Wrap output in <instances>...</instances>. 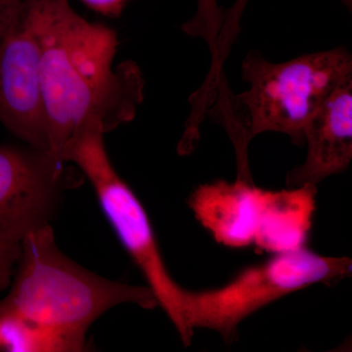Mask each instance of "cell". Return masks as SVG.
Masks as SVG:
<instances>
[{
  "label": "cell",
  "instance_id": "3957f363",
  "mask_svg": "<svg viewBox=\"0 0 352 352\" xmlns=\"http://www.w3.org/2000/svg\"><path fill=\"white\" fill-rule=\"evenodd\" d=\"M243 80L250 85L234 95L219 119L235 146L238 177L252 182L248 166L250 141L263 132H280L296 145L305 144L307 122L340 87L352 80V57L346 48L302 55L272 63L256 50L242 64Z\"/></svg>",
  "mask_w": 352,
  "mask_h": 352
},
{
  "label": "cell",
  "instance_id": "8fae6325",
  "mask_svg": "<svg viewBox=\"0 0 352 352\" xmlns=\"http://www.w3.org/2000/svg\"><path fill=\"white\" fill-rule=\"evenodd\" d=\"M223 21V13L217 0H198L195 17L184 25L183 30L189 34H199L217 39Z\"/></svg>",
  "mask_w": 352,
  "mask_h": 352
},
{
  "label": "cell",
  "instance_id": "9c48e42d",
  "mask_svg": "<svg viewBox=\"0 0 352 352\" xmlns=\"http://www.w3.org/2000/svg\"><path fill=\"white\" fill-rule=\"evenodd\" d=\"M264 193L254 182L219 180L200 185L190 197V208L217 243L241 249L254 245Z\"/></svg>",
  "mask_w": 352,
  "mask_h": 352
},
{
  "label": "cell",
  "instance_id": "2e32d148",
  "mask_svg": "<svg viewBox=\"0 0 352 352\" xmlns=\"http://www.w3.org/2000/svg\"><path fill=\"white\" fill-rule=\"evenodd\" d=\"M340 1H342L346 7L351 8L352 0H340Z\"/></svg>",
  "mask_w": 352,
  "mask_h": 352
},
{
  "label": "cell",
  "instance_id": "52a82bcc",
  "mask_svg": "<svg viewBox=\"0 0 352 352\" xmlns=\"http://www.w3.org/2000/svg\"><path fill=\"white\" fill-rule=\"evenodd\" d=\"M0 122L28 145L50 152L38 45L22 11L0 41Z\"/></svg>",
  "mask_w": 352,
  "mask_h": 352
},
{
  "label": "cell",
  "instance_id": "7c38bea8",
  "mask_svg": "<svg viewBox=\"0 0 352 352\" xmlns=\"http://www.w3.org/2000/svg\"><path fill=\"white\" fill-rule=\"evenodd\" d=\"M249 0H236L235 3L223 15L221 28L217 39V53L219 57L226 58L234 38L239 32L241 17Z\"/></svg>",
  "mask_w": 352,
  "mask_h": 352
},
{
  "label": "cell",
  "instance_id": "277c9868",
  "mask_svg": "<svg viewBox=\"0 0 352 352\" xmlns=\"http://www.w3.org/2000/svg\"><path fill=\"white\" fill-rule=\"evenodd\" d=\"M103 129L92 124L76 132L57 159L75 164L91 183L104 214L120 243L142 272L157 305L166 312L184 346L193 333L186 323L188 291L176 283L160 252L149 217L138 196L117 173L108 156Z\"/></svg>",
  "mask_w": 352,
  "mask_h": 352
},
{
  "label": "cell",
  "instance_id": "7a4b0ae2",
  "mask_svg": "<svg viewBox=\"0 0 352 352\" xmlns=\"http://www.w3.org/2000/svg\"><path fill=\"white\" fill-rule=\"evenodd\" d=\"M19 267L0 312L12 314L43 333L54 352L82 351L90 326L122 303L157 307L148 286L98 276L60 251L52 227L28 234L21 242Z\"/></svg>",
  "mask_w": 352,
  "mask_h": 352
},
{
  "label": "cell",
  "instance_id": "9a60e30c",
  "mask_svg": "<svg viewBox=\"0 0 352 352\" xmlns=\"http://www.w3.org/2000/svg\"><path fill=\"white\" fill-rule=\"evenodd\" d=\"M87 7L107 17H119L129 0H80Z\"/></svg>",
  "mask_w": 352,
  "mask_h": 352
},
{
  "label": "cell",
  "instance_id": "6da1fadb",
  "mask_svg": "<svg viewBox=\"0 0 352 352\" xmlns=\"http://www.w3.org/2000/svg\"><path fill=\"white\" fill-rule=\"evenodd\" d=\"M22 17L38 45L50 153L55 159L88 124H98L107 133L134 119L144 98V76L132 61L113 68L115 30L88 22L69 0H25Z\"/></svg>",
  "mask_w": 352,
  "mask_h": 352
},
{
  "label": "cell",
  "instance_id": "8992f818",
  "mask_svg": "<svg viewBox=\"0 0 352 352\" xmlns=\"http://www.w3.org/2000/svg\"><path fill=\"white\" fill-rule=\"evenodd\" d=\"M66 164L30 145L0 146L1 237L21 243L50 226L64 192L78 184V173Z\"/></svg>",
  "mask_w": 352,
  "mask_h": 352
},
{
  "label": "cell",
  "instance_id": "30bf717a",
  "mask_svg": "<svg viewBox=\"0 0 352 352\" xmlns=\"http://www.w3.org/2000/svg\"><path fill=\"white\" fill-rule=\"evenodd\" d=\"M315 185L264 193L254 245L279 254L305 247L315 210Z\"/></svg>",
  "mask_w": 352,
  "mask_h": 352
},
{
  "label": "cell",
  "instance_id": "5b68a950",
  "mask_svg": "<svg viewBox=\"0 0 352 352\" xmlns=\"http://www.w3.org/2000/svg\"><path fill=\"white\" fill-rule=\"evenodd\" d=\"M351 267L346 256H321L305 247L274 254L220 288L188 291L187 326L193 333L197 328L215 331L231 344L238 326L250 315L305 287L338 283L351 274Z\"/></svg>",
  "mask_w": 352,
  "mask_h": 352
},
{
  "label": "cell",
  "instance_id": "5bb4252c",
  "mask_svg": "<svg viewBox=\"0 0 352 352\" xmlns=\"http://www.w3.org/2000/svg\"><path fill=\"white\" fill-rule=\"evenodd\" d=\"M24 2L25 0H0V41L19 17Z\"/></svg>",
  "mask_w": 352,
  "mask_h": 352
},
{
  "label": "cell",
  "instance_id": "4fadbf2b",
  "mask_svg": "<svg viewBox=\"0 0 352 352\" xmlns=\"http://www.w3.org/2000/svg\"><path fill=\"white\" fill-rule=\"evenodd\" d=\"M21 243L0 236V292L10 286L14 267L19 261Z\"/></svg>",
  "mask_w": 352,
  "mask_h": 352
},
{
  "label": "cell",
  "instance_id": "ba28073f",
  "mask_svg": "<svg viewBox=\"0 0 352 352\" xmlns=\"http://www.w3.org/2000/svg\"><path fill=\"white\" fill-rule=\"evenodd\" d=\"M305 163L289 170V188L315 185L349 168L352 159V80L324 102L305 129Z\"/></svg>",
  "mask_w": 352,
  "mask_h": 352
}]
</instances>
